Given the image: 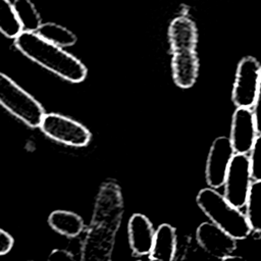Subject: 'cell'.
<instances>
[{"label": "cell", "instance_id": "1", "mask_svg": "<svg viewBox=\"0 0 261 261\" xmlns=\"http://www.w3.org/2000/svg\"><path fill=\"white\" fill-rule=\"evenodd\" d=\"M123 212L124 202L118 182L114 179L103 181L81 247V261H111Z\"/></svg>", "mask_w": 261, "mask_h": 261}, {"label": "cell", "instance_id": "2", "mask_svg": "<svg viewBox=\"0 0 261 261\" xmlns=\"http://www.w3.org/2000/svg\"><path fill=\"white\" fill-rule=\"evenodd\" d=\"M14 45L29 59L67 82L81 83L87 77L88 69L81 60L35 32L22 31Z\"/></svg>", "mask_w": 261, "mask_h": 261}, {"label": "cell", "instance_id": "3", "mask_svg": "<svg viewBox=\"0 0 261 261\" xmlns=\"http://www.w3.org/2000/svg\"><path fill=\"white\" fill-rule=\"evenodd\" d=\"M171 69L174 84L181 89L194 86L199 73L196 52L198 32L195 22L186 15L174 17L168 28Z\"/></svg>", "mask_w": 261, "mask_h": 261}, {"label": "cell", "instance_id": "4", "mask_svg": "<svg viewBox=\"0 0 261 261\" xmlns=\"http://www.w3.org/2000/svg\"><path fill=\"white\" fill-rule=\"evenodd\" d=\"M196 202L212 223L234 240H245L250 236L252 229L246 215L214 189H202L197 195Z\"/></svg>", "mask_w": 261, "mask_h": 261}, {"label": "cell", "instance_id": "5", "mask_svg": "<svg viewBox=\"0 0 261 261\" xmlns=\"http://www.w3.org/2000/svg\"><path fill=\"white\" fill-rule=\"evenodd\" d=\"M0 105L30 127H39L46 113L35 97L2 72H0Z\"/></svg>", "mask_w": 261, "mask_h": 261}, {"label": "cell", "instance_id": "6", "mask_svg": "<svg viewBox=\"0 0 261 261\" xmlns=\"http://www.w3.org/2000/svg\"><path fill=\"white\" fill-rule=\"evenodd\" d=\"M39 127L48 138L69 147H85L90 143L92 137L84 124L54 112L45 113Z\"/></svg>", "mask_w": 261, "mask_h": 261}, {"label": "cell", "instance_id": "7", "mask_svg": "<svg viewBox=\"0 0 261 261\" xmlns=\"http://www.w3.org/2000/svg\"><path fill=\"white\" fill-rule=\"evenodd\" d=\"M261 76V65L252 56H246L238 64L231 99L237 107L252 108Z\"/></svg>", "mask_w": 261, "mask_h": 261}, {"label": "cell", "instance_id": "8", "mask_svg": "<svg viewBox=\"0 0 261 261\" xmlns=\"http://www.w3.org/2000/svg\"><path fill=\"white\" fill-rule=\"evenodd\" d=\"M224 198L234 207L246 205L252 186L249 157L246 154H234L224 179Z\"/></svg>", "mask_w": 261, "mask_h": 261}, {"label": "cell", "instance_id": "9", "mask_svg": "<svg viewBox=\"0 0 261 261\" xmlns=\"http://www.w3.org/2000/svg\"><path fill=\"white\" fill-rule=\"evenodd\" d=\"M234 155L229 138H216L211 147L206 162V180L210 188L218 189L223 186L224 179Z\"/></svg>", "mask_w": 261, "mask_h": 261}, {"label": "cell", "instance_id": "10", "mask_svg": "<svg viewBox=\"0 0 261 261\" xmlns=\"http://www.w3.org/2000/svg\"><path fill=\"white\" fill-rule=\"evenodd\" d=\"M196 242L214 259H223L232 255L237 240L212 222L201 223L196 230Z\"/></svg>", "mask_w": 261, "mask_h": 261}, {"label": "cell", "instance_id": "11", "mask_svg": "<svg viewBox=\"0 0 261 261\" xmlns=\"http://www.w3.org/2000/svg\"><path fill=\"white\" fill-rule=\"evenodd\" d=\"M257 134L252 108L237 107L232 115L229 138L234 154L249 153Z\"/></svg>", "mask_w": 261, "mask_h": 261}, {"label": "cell", "instance_id": "12", "mask_svg": "<svg viewBox=\"0 0 261 261\" xmlns=\"http://www.w3.org/2000/svg\"><path fill=\"white\" fill-rule=\"evenodd\" d=\"M128 244L134 254L148 255L153 247L155 230L151 221L143 214L132 215L127 224Z\"/></svg>", "mask_w": 261, "mask_h": 261}, {"label": "cell", "instance_id": "13", "mask_svg": "<svg viewBox=\"0 0 261 261\" xmlns=\"http://www.w3.org/2000/svg\"><path fill=\"white\" fill-rule=\"evenodd\" d=\"M176 253V232L170 224L163 223L155 231L149 261H173Z\"/></svg>", "mask_w": 261, "mask_h": 261}, {"label": "cell", "instance_id": "14", "mask_svg": "<svg viewBox=\"0 0 261 261\" xmlns=\"http://www.w3.org/2000/svg\"><path fill=\"white\" fill-rule=\"evenodd\" d=\"M49 226L66 238H76L85 227L84 219L76 213L67 210H54L48 216Z\"/></svg>", "mask_w": 261, "mask_h": 261}, {"label": "cell", "instance_id": "15", "mask_svg": "<svg viewBox=\"0 0 261 261\" xmlns=\"http://www.w3.org/2000/svg\"><path fill=\"white\" fill-rule=\"evenodd\" d=\"M36 33L48 42L62 48L72 46L76 43V36L68 29L57 23H42Z\"/></svg>", "mask_w": 261, "mask_h": 261}, {"label": "cell", "instance_id": "16", "mask_svg": "<svg viewBox=\"0 0 261 261\" xmlns=\"http://www.w3.org/2000/svg\"><path fill=\"white\" fill-rule=\"evenodd\" d=\"M23 31L37 32L42 24L41 16L31 0H14L12 3Z\"/></svg>", "mask_w": 261, "mask_h": 261}, {"label": "cell", "instance_id": "17", "mask_svg": "<svg viewBox=\"0 0 261 261\" xmlns=\"http://www.w3.org/2000/svg\"><path fill=\"white\" fill-rule=\"evenodd\" d=\"M22 31L12 3L9 0H0V32L7 38L15 39Z\"/></svg>", "mask_w": 261, "mask_h": 261}, {"label": "cell", "instance_id": "18", "mask_svg": "<svg viewBox=\"0 0 261 261\" xmlns=\"http://www.w3.org/2000/svg\"><path fill=\"white\" fill-rule=\"evenodd\" d=\"M246 217L252 230L261 232V180L252 182L246 205Z\"/></svg>", "mask_w": 261, "mask_h": 261}, {"label": "cell", "instance_id": "19", "mask_svg": "<svg viewBox=\"0 0 261 261\" xmlns=\"http://www.w3.org/2000/svg\"><path fill=\"white\" fill-rule=\"evenodd\" d=\"M176 261H214V258L207 254L196 241L187 238L181 245Z\"/></svg>", "mask_w": 261, "mask_h": 261}, {"label": "cell", "instance_id": "20", "mask_svg": "<svg viewBox=\"0 0 261 261\" xmlns=\"http://www.w3.org/2000/svg\"><path fill=\"white\" fill-rule=\"evenodd\" d=\"M250 153L249 161L252 178L254 180H261V135L256 137Z\"/></svg>", "mask_w": 261, "mask_h": 261}, {"label": "cell", "instance_id": "21", "mask_svg": "<svg viewBox=\"0 0 261 261\" xmlns=\"http://www.w3.org/2000/svg\"><path fill=\"white\" fill-rule=\"evenodd\" d=\"M14 245L13 237L0 227V256L8 254Z\"/></svg>", "mask_w": 261, "mask_h": 261}, {"label": "cell", "instance_id": "22", "mask_svg": "<svg viewBox=\"0 0 261 261\" xmlns=\"http://www.w3.org/2000/svg\"><path fill=\"white\" fill-rule=\"evenodd\" d=\"M253 115L256 123V128L258 135H261V76H260V83L259 88L257 91V95L255 98V102L253 105Z\"/></svg>", "mask_w": 261, "mask_h": 261}, {"label": "cell", "instance_id": "23", "mask_svg": "<svg viewBox=\"0 0 261 261\" xmlns=\"http://www.w3.org/2000/svg\"><path fill=\"white\" fill-rule=\"evenodd\" d=\"M47 261H76L73 255L65 249H54L48 255Z\"/></svg>", "mask_w": 261, "mask_h": 261}, {"label": "cell", "instance_id": "24", "mask_svg": "<svg viewBox=\"0 0 261 261\" xmlns=\"http://www.w3.org/2000/svg\"><path fill=\"white\" fill-rule=\"evenodd\" d=\"M220 261H247V260L244 259V258L241 257V256H233V255H230V256H227V257L221 259Z\"/></svg>", "mask_w": 261, "mask_h": 261}, {"label": "cell", "instance_id": "25", "mask_svg": "<svg viewBox=\"0 0 261 261\" xmlns=\"http://www.w3.org/2000/svg\"><path fill=\"white\" fill-rule=\"evenodd\" d=\"M28 261H35V260H28Z\"/></svg>", "mask_w": 261, "mask_h": 261}, {"label": "cell", "instance_id": "26", "mask_svg": "<svg viewBox=\"0 0 261 261\" xmlns=\"http://www.w3.org/2000/svg\"><path fill=\"white\" fill-rule=\"evenodd\" d=\"M135 261H141V260H135Z\"/></svg>", "mask_w": 261, "mask_h": 261}]
</instances>
